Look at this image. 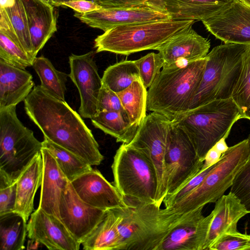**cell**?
Instances as JSON below:
<instances>
[{"instance_id": "12", "label": "cell", "mask_w": 250, "mask_h": 250, "mask_svg": "<svg viewBox=\"0 0 250 250\" xmlns=\"http://www.w3.org/2000/svg\"><path fill=\"white\" fill-rule=\"evenodd\" d=\"M94 52L71 54L69 57L70 72L68 76L76 86L80 96V115L92 119L97 113L99 95L103 85L94 60Z\"/></svg>"}, {"instance_id": "46", "label": "cell", "mask_w": 250, "mask_h": 250, "mask_svg": "<svg viewBox=\"0 0 250 250\" xmlns=\"http://www.w3.org/2000/svg\"><path fill=\"white\" fill-rule=\"evenodd\" d=\"M231 129L229 130L227 133L221 138L214 145L213 147L222 154L224 153L229 149V147L228 146L226 140L228 137Z\"/></svg>"}, {"instance_id": "24", "label": "cell", "mask_w": 250, "mask_h": 250, "mask_svg": "<svg viewBox=\"0 0 250 250\" xmlns=\"http://www.w3.org/2000/svg\"><path fill=\"white\" fill-rule=\"evenodd\" d=\"M34 86L32 75L28 71L0 59V109L24 101Z\"/></svg>"}, {"instance_id": "40", "label": "cell", "mask_w": 250, "mask_h": 250, "mask_svg": "<svg viewBox=\"0 0 250 250\" xmlns=\"http://www.w3.org/2000/svg\"><path fill=\"white\" fill-rule=\"evenodd\" d=\"M102 111L120 112L128 116L117 93L103 84L100 92L97 104V112Z\"/></svg>"}, {"instance_id": "25", "label": "cell", "mask_w": 250, "mask_h": 250, "mask_svg": "<svg viewBox=\"0 0 250 250\" xmlns=\"http://www.w3.org/2000/svg\"><path fill=\"white\" fill-rule=\"evenodd\" d=\"M43 163L41 152L21 173L16 182L17 197L15 211L28 221L34 208L36 193L41 186Z\"/></svg>"}, {"instance_id": "15", "label": "cell", "mask_w": 250, "mask_h": 250, "mask_svg": "<svg viewBox=\"0 0 250 250\" xmlns=\"http://www.w3.org/2000/svg\"><path fill=\"white\" fill-rule=\"evenodd\" d=\"M202 21L225 43L250 46V7L241 0H234L227 8Z\"/></svg>"}, {"instance_id": "13", "label": "cell", "mask_w": 250, "mask_h": 250, "mask_svg": "<svg viewBox=\"0 0 250 250\" xmlns=\"http://www.w3.org/2000/svg\"><path fill=\"white\" fill-rule=\"evenodd\" d=\"M106 211L83 202L70 182L63 191L59 205L60 219L81 245L103 220Z\"/></svg>"}, {"instance_id": "50", "label": "cell", "mask_w": 250, "mask_h": 250, "mask_svg": "<svg viewBox=\"0 0 250 250\" xmlns=\"http://www.w3.org/2000/svg\"><path fill=\"white\" fill-rule=\"evenodd\" d=\"M247 140L248 141V142H249V147H250V154H249V161H250V134H249L248 138H247Z\"/></svg>"}, {"instance_id": "49", "label": "cell", "mask_w": 250, "mask_h": 250, "mask_svg": "<svg viewBox=\"0 0 250 250\" xmlns=\"http://www.w3.org/2000/svg\"><path fill=\"white\" fill-rule=\"evenodd\" d=\"M244 3L250 7V0H241Z\"/></svg>"}, {"instance_id": "4", "label": "cell", "mask_w": 250, "mask_h": 250, "mask_svg": "<svg viewBox=\"0 0 250 250\" xmlns=\"http://www.w3.org/2000/svg\"><path fill=\"white\" fill-rule=\"evenodd\" d=\"M250 50L249 45L231 43L214 47L206 56L202 78L189 110L212 101L231 98Z\"/></svg>"}, {"instance_id": "33", "label": "cell", "mask_w": 250, "mask_h": 250, "mask_svg": "<svg viewBox=\"0 0 250 250\" xmlns=\"http://www.w3.org/2000/svg\"><path fill=\"white\" fill-rule=\"evenodd\" d=\"M22 48L34 62L33 46L25 9L21 0H16L15 4L5 8Z\"/></svg>"}, {"instance_id": "42", "label": "cell", "mask_w": 250, "mask_h": 250, "mask_svg": "<svg viewBox=\"0 0 250 250\" xmlns=\"http://www.w3.org/2000/svg\"><path fill=\"white\" fill-rule=\"evenodd\" d=\"M62 6L69 7L76 12L81 14L89 13L102 8L94 1L87 0H74L64 3Z\"/></svg>"}, {"instance_id": "17", "label": "cell", "mask_w": 250, "mask_h": 250, "mask_svg": "<svg viewBox=\"0 0 250 250\" xmlns=\"http://www.w3.org/2000/svg\"><path fill=\"white\" fill-rule=\"evenodd\" d=\"M70 183L79 198L93 207L108 210L129 206L115 186L97 169H92Z\"/></svg>"}, {"instance_id": "2", "label": "cell", "mask_w": 250, "mask_h": 250, "mask_svg": "<svg viewBox=\"0 0 250 250\" xmlns=\"http://www.w3.org/2000/svg\"><path fill=\"white\" fill-rule=\"evenodd\" d=\"M206 57L182 66L163 68L147 90V110L174 120L189 110L201 82Z\"/></svg>"}, {"instance_id": "32", "label": "cell", "mask_w": 250, "mask_h": 250, "mask_svg": "<svg viewBox=\"0 0 250 250\" xmlns=\"http://www.w3.org/2000/svg\"><path fill=\"white\" fill-rule=\"evenodd\" d=\"M102 80L104 85L118 93L141 78L135 61L125 60L109 66L104 70Z\"/></svg>"}, {"instance_id": "16", "label": "cell", "mask_w": 250, "mask_h": 250, "mask_svg": "<svg viewBox=\"0 0 250 250\" xmlns=\"http://www.w3.org/2000/svg\"><path fill=\"white\" fill-rule=\"evenodd\" d=\"M192 26L181 30L155 49L164 60L163 68L184 66L206 57L210 42Z\"/></svg>"}, {"instance_id": "48", "label": "cell", "mask_w": 250, "mask_h": 250, "mask_svg": "<svg viewBox=\"0 0 250 250\" xmlns=\"http://www.w3.org/2000/svg\"><path fill=\"white\" fill-rule=\"evenodd\" d=\"M72 0H51V3H52V5L58 6H62L64 3L68 2V1H72ZM87 0L92 1H94V2L95 1V0Z\"/></svg>"}, {"instance_id": "26", "label": "cell", "mask_w": 250, "mask_h": 250, "mask_svg": "<svg viewBox=\"0 0 250 250\" xmlns=\"http://www.w3.org/2000/svg\"><path fill=\"white\" fill-rule=\"evenodd\" d=\"M122 217L118 210L110 209L96 228L82 242L85 250H120L121 237L119 226Z\"/></svg>"}, {"instance_id": "10", "label": "cell", "mask_w": 250, "mask_h": 250, "mask_svg": "<svg viewBox=\"0 0 250 250\" xmlns=\"http://www.w3.org/2000/svg\"><path fill=\"white\" fill-rule=\"evenodd\" d=\"M171 121L155 112L146 115L129 145L143 151L152 163L157 177L155 204L161 207L167 195L165 155Z\"/></svg>"}, {"instance_id": "39", "label": "cell", "mask_w": 250, "mask_h": 250, "mask_svg": "<svg viewBox=\"0 0 250 250\" xmlns=\"http://www.w3.org/2000/svg\"><path fill=\"white\" fill-rule=\"evenodd\" d=\"M212 167L213 166L200 171L197 175L194 176L183 186L176 190L174 192L167 195L164 198L163 202L165 208L170 207L179 200L188 195L196 189L202 183Z\"/></svg>"}, {"instance_id": "21", "label": "cell", "mask_w": 250, "mask_h": 250, "mask_svg": "<svg viewBox=\"0 0 250 250\" xmlns=\"http://www.w3.org/2000/svg\"><path fill=\"white\" fill-rule=\"evenodd\" d=\"M215 203L204 250H208L222 235L238 231V221L249 213L239 200L230 192L227 195L224 194Z\"/></svg>"}, {"instance_id": "3", "label": "cell", "mask_w": 250, "mask_h": 250, "mask_svg": "<svg viewBox=\"0 0 250 250\" xmlns=\"http://www.w3.org/2000/svg\"><path fill=\"white\" fill-rule=\"evenodd\" d=\"M128 203V207L118 209L122 217L120 250H158L171 230L193 211L169 213L155 203Z\"/></svg>"}, {"instance_id": "28", "label": "cell", "mask_w": 250, "mask_h": 250, "mask_svg": "<svg viewBox=\"0 0 250 250\" xmlns=\"http://www.w3.org/2000/svg\"><path fill=\"white\" fill-rule=\"evenodd\" d=\"M27 221L13 211L0 215V250H22L27 234Z\"/></svg>"}, {"instance_id": "44", "label": "cell", "mask_w": 250, "mask_h": 250, "mask_svg": "<svg viewBox=\"0 0 250 250\" xmlns=\"http://www.w3.org/2000/svg\"><path fill=\"white\" fill-rule=\"evenodd\" d=\"M0 30L4 32L13 41L21 47L5 9L0 8Z\"/></svg>"}, {"instance_id": "38", "label": "cell", "mask_w": 250, "mask_h": 250, "mask_svg": "<svg viewBox=\"0 0 250 250\" xmlns=\"http://www.w3.org/2000/svg\"><path fill=\"white\" fill-rule=\"evenodd\" d=\"M250 250V235L238 231L225 234L216 240L208 250Z\"/></svg>"}, {"instance_id": "14", "label": "cell", "mask_w": 250, "mask_h": 250, "mask_svg": "<svg viewBox=\"0 0 250 250\" xmlns=\"http://www.w3.org/2000/svg\"><path fill=\"white\" fill-rule=\"evenodd\" d=\"M74 16L89 26L104 32L118 25L172 19L166 12L147 2L137 6L102 8Z\"/></svg>"}, {"instance_id": "7", "label": "cell", "mask_w": 250, "mask_h": 250, "mask_svg": "<svg viewBox=\"0 0 250 250\" xmlns=\"http://www.w3.org/2000/svg\"><path fill=\"white\" fill-rule=\"evenodd\" d=\"M231 98L212 101L190 109L172 121L187 133L203 161L208 151L240 119Z\"/></svg>"}, {"instance_id": "11", "label": "cell", "mask_w": 250, "mask_h": 250, "mask_svg": "<svg viewBox=\"0 0 250 250\" xmlns=\"http://www.w3.org/2000/svg\"><path fill=\"white\" fill-rule=\"evenodd\" d=\"M203 163L187 133L171 121L165 155L167 195L174 192L200 172Z\"/></svg>"}, {"instance_id": "22", "label": "cell", "mask_w": 250, "mask_h": 250, "mask_svg": "<svg viewBox=\"0 0 250 250\" xmlns=\"http://www.w3.org/2000/svg\"><path fill=\"white\" fill-rule=\"evenodd\" d=\"M234 0H148L175 20L203 21L228 7Z\"/></svg>"}, {"instance_id": "18", "label": "cell", "mask_w": 250, "mask_h": 250, "mask_svg": "<svg viewBox=\"0 0 250 250\" xmlns=\"http://www.w3.org/2000/svg\"><path fill=\"white\" fill-rule=\"evenodd\" d=\"M27 235L49 250H78L81 245L59 218L39 208L30 215Z\"/></svg>"}, {"instance_id": "29", "label": "cell", "mask_w": 250, "mask_h": 250, "mask_svg": "<svg viewBox=\"0 0 250 250\" xmlns=\"http://www.w3.org/2000/svg\"><path fill=\"white\" fill-rule=\"evenodd\" d=\"M32 66L40 79L41 86L54 97L65 101L68 75L57 70L51 61L42 56L35 58Z\"/></svg>"}, {"instance_id": "37", "label": "cell", "mask_w": 250, "mask_h": 250, "mask_svg": "<svg viewBox=\"0 0 250 250\" xmlns=\"http://www.w3.org/2000/svg\"><path fill=\"white\" fill-rule=\"evenodd\" d=\"M250 213V161H248L234 177L230 191Z\"/></svg>"}, {"instance_id": "5", "label": "cell", "mask_w": 250, "mask_h": 250, "mask_svg": "<svg viewBox=\"0 0 250 250\" xmlns=\"http://www.w3.org/2000/svg\"><path fill=\"white\" fill-rule=\"evenodd\" d=\"M194 20L173 19L114 26L98 36L94 41L96 52L107 51L129 55L155 49Z\"/></svg>"}, {"instance_id": "8", "label": "cell", "mask_w": 250, "mask_h": 250, "mask_svg": "<svg viewBox=\"0 0 250 250\" xmlns=\"http://www.w3.org/2000/svg\"><path fill=\"white\" fill-rule=\"evenodd\" d=\"M111 168L113 185L127 202L155 204L156 172L143 151L122 144L114 155Z\"/></svg>"}, {"instance_id": "31", "label": "cell", "mask_w": 250, "mask_h": 250, "mask_svg": "<svg viewBox=\"0 0 250 250\" xmlns=\"http://www.w3.org/2000/svg\"><path fill=\"white\" fill-rule=\"evenodd\" d=\"M42 145V147L47 149L52 154L70 182L93 169L92 166L80 157L45 137Z\"/></svg>"}, {"instance_id": "20", "label": "cell", "mask_w": 250, "mask_h": 250, "mask_svg": "<svg viewBox=\"0 0 250 250\" xmlns=\"http://www.w3.org/2000/svg\"><path fill=\"white\" fill-rule=\"evenodd\" d=\"M41 154L43 170L38 208L60 219L59 205L61 197L70 181L47 149L42 147Z\"/></svg>"}, {"instance_id": "51", "label": "cell", "mask_w": 250, "mask_h": 250, "mask_svg": "<svg viewBox=\"0 0 250 250\" xmlns=\"http://www.w3.org/2000/svg\"><path fill=\"white\" fill-rule=\"evenodd\" d=\"M42 0L52 5L51 0Z\"/></svg>"}, {"instance_id": "1", "label": "cell", "mask_w": 250, "mask_h": 250, "mask_svg": "<svg viewBox=\"0 0 250 250\" xmlns=\"http://www.w3.org/2000/svg\"><path fill=\"white\" fill-rule=\"evenodd\" d=\"M23 102L26 114L44 137L91 166L101 163L104 156L91 130L65 101L54 97L38 85Z\"/></svg>"}, {"instance_id": "30", "label": "cell", "mask_w": 250, "mask_h": 250, "mask_svg": "<svg viewBox=\"0 0 250 250\" xmlns=\"http://www.w3.org/2000/svg\"><path fill=\"white\" fill-rule=\"evenodd\" d=\"M117 94L131 122L139 126L146 116L147 110V90L141 80L134 81Z\"/></svg>"}, {"instance_id": "27", "label": "cell", "mask_w": 250, "mask_h": 250, "mask_svg": "<svg viewBox=\"0 0 250 250\" xmlns=\"http://www.w3.org/2000/svg\"><path fill=\"white\" fill-rule=\"evenodd\" d=\"M92 125L116 139L117 142L129 144L139 126L132 124L127 115L118 111H99L91 119Z\"/></svg>"}, {"instance_id": "35", "label": "cell", "mask_w": 250, "mask_h": 250, "mask_svg": "<svg viewBox=\"0 0 250 250\" xmlns=\"http://www.w3.org/2000/svg\"><path fill=\"white\" fill-rule=\"evenodd\" d=\"M0 59L12 66L23 69L33 64L24 50L0 30Z\"/></svg>"}, {"instance_id": "47", "label": "cell", "mask_w": 250, "mask_h": 250, "mask_svg": "<svg viewBox=\"0 0 250 250\" xmlns=\"http://www.w3.org/2000/svg\"><path fill=\"white\" fill-rule=\"evenodd\" d=\"M16 0H0V8H6L13 6Z\"/></svg>"}, {"instance_id": "19", "label": "cell", "mask_w": 250, "mask_h": 250, "mask_svg": "<svg viewBox=\"0 0 250 250\" xmlns=\"http://www.w3.org/2000/svg\"><path fill=\"white\" fill-rule=\"evenodd\" d=\"M203 208L194 210L190 216L174 228L158 250H204L212 213L204 216Z\"/></svg>"}, {"instance_id": "23", "label": "cell", "mask_w": 250, "mask_h": 250, "mask_svg": "<svg viewBox=\"0 0 250 250\" xmlns=\"http://www.w3.org/2000/svg\"><path fill=\"white\" fill-rule=\"evenodd\" d=\"M26 13L34 56L57 31L52 5L42 0H21Z\"/></svg>"}, {"instance_id": "45", "label": "cell", "mask_w": 250, "mask_h": 250, "mask_svg": "<svg viewBox=\"0 0 250 250\" xmlns=\"http://www.w3.org/2000/svg\"><path fill=\"white\" fill-rule=\"evenodd\" d=\"M222 155L213 146L211 147L205 155L203 165L201 171L216 164L220 159Z\"/></svg>"}, {"instance_id": "36", "label": "cell", "mask_w": 250, "mask_h": 250, "mask_svg": "<svg viewBox=\"0 0 250 250\" xmlns=\"http://www.w3.org/2000/svg\"><path fill=\"white\" fill-rule=\"evenodd\" d=\"M134 61L143 85L146 89L149 88L163 67L162 57L159 53L151 52Z\"/></svg>"}, {"instance_id": "34", "label": "cell", "mask_w": 250, "mask_h": 250, "mask_svg": "<svg viewBox=\"0 0 250 250\" xmlns=\"http://www.w3.org/2000/svg\"><path fill=\"white\" fill-rule=\"evenodd\" d=\"M231 98L239 110L241 119L250 120V50L244 59Z\"/></svg>"}, {"instance_id": "9", "label": "cell", "mask_w": 250, "mask_h": 250, "mask_svg": "<svg viewBox=\"0 0 250 250\" xmlns=\"http://www.w3.org/2000/svg\"><path fill=\"white\" fill-rule=\"evenodd\" d=\"M249 154L247 139L229 147L196 189L165 210L185 214L215 203L230 188L236 175L249 160Z\"/></svg>"}, {"instance_id": "43", "label": "cell", "mask_w": 250, "mask_h": 250, "mask_svg": "<svg viewBox=\"0 0 250 250\" xmlns=\"http://www.w3.org/2000/svg\"><path fill=\"white\" fill-rule=\"evenodd\" d=\"M148 0H95V2L102 8H124L144 4Z\"/></svg>"}, {"instance_id": "6", "label": "cell", "mask_w": 250, "mask_h": 250, "mask_svg": "<svg viewBox=\"0 0 250 250\" xmlns=\"http://www.w3.org/2000/svg\"><path fill=\"white\" fill-rule=\"evenodd\" d=\"M16 106L0 109V185L15 183L42 148L18 118Z\"/></svg>"}, {"instance_id": "41", "label": "cell", "mask_w": 250, "mask_h": 250, "mask_svg": "<svg viewBox=\"0 0 250 250\" xmlns=\"http://www.w3.org/2000/svg\"><path fill=\"white\" fill-rule=\"evenodd\" d=\"M17 197L16 182L0 185V215L15 211Z\"/></svg>"}]
</instances>
